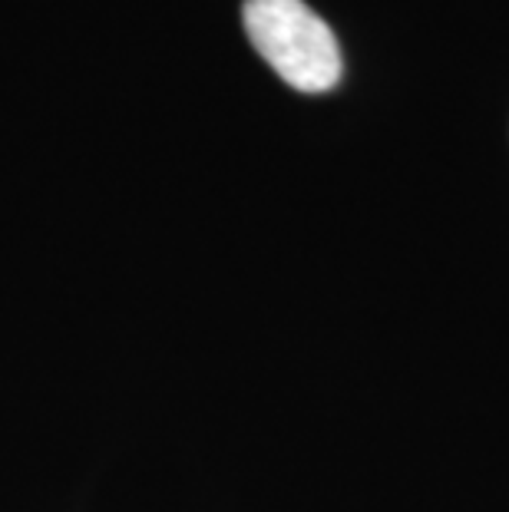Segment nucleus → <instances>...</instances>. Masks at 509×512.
<instances>
[{
	"label": "nucleus",
	"mask_w": 509,
	"mask_h": 512,
	"mask_svg": "<svg viewBox=\"0 0 509 512\" xmlns=\"http://www.w3.org/2000/svg\"><path fill=\"white\" fill-rule=\"evenodd\" d=\"M242 24L262 60L298 93H328L338 86L341 47L305 0H245Z\"/></svg>",
	"instance_id": "obj_1"
}]
</instances>
